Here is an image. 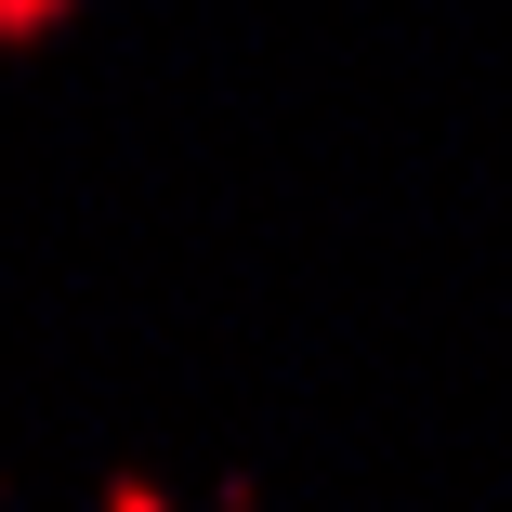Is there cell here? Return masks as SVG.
I'll list each match as a JSON object with an SVG mask.
<instances>
[{"label":"cell","mask_w":512,"mask_h":512,"mask_svg":"<svg viewBox=\"0 0 512 512\" xmlns=\"http://www.w3.org/2000/svg\"><path fill=\"white\" fill-rule=\"evenodd\" d=\"M66 14H79V0H0V53H40Z\"/></svg>","instance_id":"1"},{"label":"cell","mask_w":512,"mask_h":512,"mask_svg":"<svg viewBox=\"0 0 512 512\" xmlns=\"http://www.w3.org/2000/svg\"><path fill=\"white\" fill-rule=\"evenodd\" d=\"M92 512H184L158 473H106V486H92Z\"/></svg>","instance_id":"2"}]
</instances>
